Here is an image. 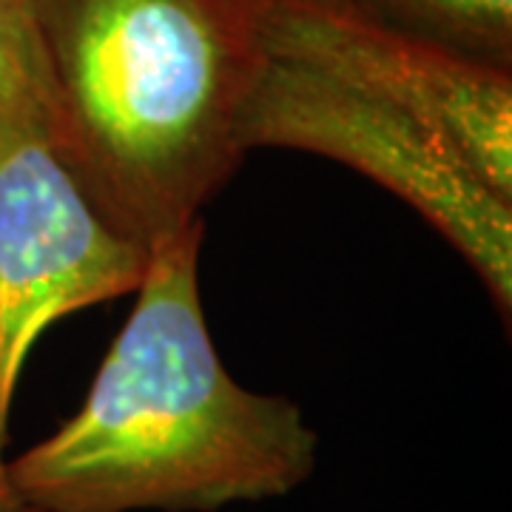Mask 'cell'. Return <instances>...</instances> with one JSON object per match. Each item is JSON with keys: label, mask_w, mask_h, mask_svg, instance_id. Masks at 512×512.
<instances>
[{"label": "cell", "mask_w": 512, "mask_h": 512, "mask_svg": "<svg viewBox=\"0 0 512 512\" xmlns=\"http://www.w3.org/2000/svg\"><path fill=\"white\" fill-rule=\"evenodd\" d=\"M202 220L148 251L137 305L86 402L6 461L20 512H217L293 493L319 436L299 404L245 390L200 302Z\"/></svg>", "instance_id": "1"}, {"label": "cell", "mask_w": 512, "mask_h": 512, "mask_svg": "<svg viewBox=\"0 0 512 512\" xmlns=\"http://www.w3.org/2000/svg\"><path fill=\"white\" fill-rule=\"evenodd\" d=\"M274 0H32L57 146L111 228L157 248L245 157L239 111L268 60Z\"/></svg>", "instance_id": "2"}, {"label": "cell", "mask_w": 512, "mask_h": 512, "mask_svg": "<svg viewBox=\"0 0 512 512\" xmlns=\"http://www.w3.org/2000/svg\"><path fill=\"white\" fill-rule=\"evenodd\" d=\"M239 148L311 151L416 208L493 296L512 308V200L495 188L439 128L379 94L296 60L268 55L239 111Z\"/></svg>", "instance_id": "3"}, {"label": "cell", "mask_w": 512, "mask_h": 512, "mask_svg": "<svg viewBox=\"0 0 512 512\" xmlns=\"http://www.w3.org/2000/svg\"><path fill=\"white\" fill-rule=\"evenodd\" d=\"M146 265L148 251L94 211L49 143L0 140V512H20L6 444L29 350L57 319L137 291Z\"/></svg>", "instance_id": "4"}, {"label": "cell", "mask_w": 512, "mask_h": 512, "mask_svg": "<svg viewBox=\"0 0 512 512\" xmlns=\"http://www.w3.org/2000/svg\"><path fill=\"white\" fill-rule=\"evenodd\" d=\"M268 55L379 94L447 134L484 183L512 200V72L407 32L345 0H274Z\"/></svg>", "instance_id": "5"}, {"label": "cell", "mask_w": 512, "mask_h": 512, "mask_svg": "<svg viewBox=\"0 0 512 512\" xmlns=\"http://www.w3.org/2000/svg\"><path fill=\"white\" fill-rule=\"evenodd\" d=\"M57 94L32 0H0V140L57 146Z\"/></svg>", "instance_id": "6"}, {"label": "cell", "mask_w": 512, "mask_h": 512, "mask_svg": "<svg viewBox=\"0 0 512 512\" xmlns=\"http://www.w3.org/2000/svg\"><path fill=\"white\" fill-rule=\"evenodd\" d=\"M373 18L512 72V0H345Z\"/></svg>", "instance_id": "7"}]
</instances>
